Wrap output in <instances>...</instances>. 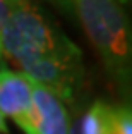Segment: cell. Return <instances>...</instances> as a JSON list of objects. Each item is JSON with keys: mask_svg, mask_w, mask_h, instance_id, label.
Returning a JSON list of instances; mask_svg holds the SVG:
<instances>
[{"mask_svg": "<svg viewBox=\"0 0 132 134\" xmlns=\"http://www.w3.org/2000/svg\"><path fill=\"white\" fill-rule=\"evenodd\" d=\"M33 81V79H31ZM33 114L36 134H69L70 120L64 102L33 81Z\"/></svg>", "mask_w": 132, "mask_h": 134, "instance_id": "obj_5", "label": "cell"}, {"mask_svg": "<svg viewBox=\"0 0 132 134\" xmlns=\"http://www.w3.org/2000/svg\"><path fill=\"white\" fill-rule=\"evenodd\" d=\"M0 62H2V52H0Z\"/></svg>", "mask_w": 132, "mask_h": 134, "instance_id": "obj_8", "label": "cell"}, {"mask_svg": "<svg viewBox=\"0 0 132 134\" xmlns=\"http://www.w3.org/2000/svg\"><path fill=\"white\" fill-rule=\"evenodd\" d=\"M0 134H9V127H7V122H5V117L2 115V112H0Z\"/></svg>", "mask_w": 132, "mask_h": 134, "instance_id": "obj_7", "label": "cell"}, {"mask_svg": "<svg viewBox=\"0 0 132 134\" xmlns=\"http://www.w3.org/2000/svg\"><path fill=\"white\" fill-rule=\"evenodd\" d=\"M69 134H132L130 107L96 100L70 126Z\"/></svg>", "mask_w": 132, "mask_h": 134, "instance_id": "obj_4", "label": "cell"}, {"mask_svg": "<svg viewBox=\"0 0 132 134\" xmlns=\"http://www.w3.org/2000/svg\"><path fill=\"white\" fill-rule=\"evenodd\" d=\"M14 2L16 0H0V33H2V28H4L5 21H7L9 12H10ZM0 52H2V48H0Z\"/></svg>", "mask_w": 132, "mask_h": 134, "instance_id": "obj_6", "label": "cell"}, {"mask_svg": "<svg viewBox=\"0 0 132 134\" xmlns=\"http://www.w3.org/2000/svg\"><path fill=\"white\" fill-rule=\"evenodd\" d=\"M0 112L26 134H36L33 114V81L24 72L0 69Z\"/></svg>", "mask_w": 132, "mask_h": 134, "instance_id": "obj_3", "label": "cell"}, {"mask_svg": "<svg viewBox=\"0 0 132 134\" xmlns=\"http://www.w3.org/2000/svg\"><path fill=\"white\" fill-rule=\"evenodd\" d=\"M0 48L7 60L24 67L26 64L53 55L77 52L57 26L50 24L33 0H16L0 33Z\"/></svg>", "mask_w": 132, "mask_h": 134, "instance_id": "obj_2", "label": "cell"}, {"mask_svg": "<svg viewBox=\"0 0 132 134\" xmlns=\"http://www.w3.org/2000/svg\"><path fill=\"white\" fill-rule=\"evenodd\" d=\"M72 4L105 71L122 96H130L132 40L125 0H67Z\"/></svg>", "mask_w": 132, "mask_h": 134, "instance_id": "obj_1", "label": "cell"}]
</instances>
